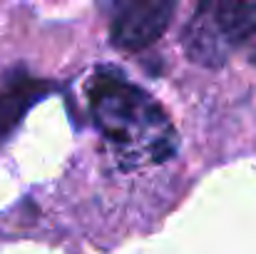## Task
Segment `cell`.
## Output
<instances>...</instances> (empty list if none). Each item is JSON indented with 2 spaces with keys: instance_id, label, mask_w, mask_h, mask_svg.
Masks as SVG:
<instances>
[{
  "instance_id": "3957f363",
  "label": "cell",
  "mask_w": 256,
  "mask_h": 254,
  "mask_svg": "<svg viewBox=\"0 0 256 254\" xmlns=\"http://www.w3.org/2000/svg\"><path fill=\"white\" fill-rule=\"evenodd\" d=\"M172 13L174 3H162V0H140L122 5L110 25L112 45L127 53L150 48L167 30Z\"/></svg>"
},
{
  "instance_id": "277c9868",
  "label": "cell",
  "mask_w": 256,
  "mask_h": 254,
  "mask_svg": "<svg viewBox=\"0 0 256 254\" xmlns=\"http://www.w3.org/2000/svg\"><path fill=\"white\" fill-rule=\"evenodd\" d=\"M42 90L45 85L35 83L32 78H18V80H10L8 87H2L0 92V140H5L12 132V127L20 122V117L30 107V102Z\"/></svg>"
},
{
  "instance_id": "6da1fadb",
  "label": "cell",
  "mask_w": 256,
  "mask_h": 254,
  "mask_svg": "<svg viewBox=\"0 0 256 254\" xmlns=\"http://www.w3.org/2000/svg\"><path fill=\"white\" fill-rule=\"evenodd\" d=\"M87 107L94 127L124 167L160 165L179 147L167 112L114 70L94 73L87 85Z\"/></svg>"
},
{
  "instance_id": "7a4b0ae2",
  "label": "cell",
  "mask_w": 256,
  "mask_h": 254,
  "mask_svg": "<svg viewBox=\"0 0 256 254\" xmlns=\"http://www.w3.org/2000/svg\"><path fill=\"white\" fill-rule=\"evenodd\" d=\"M256 35V3H202L196 5L182 40L186 55L206 68L226 63L229 53Z\"/></svg>"
}]
</instances>
